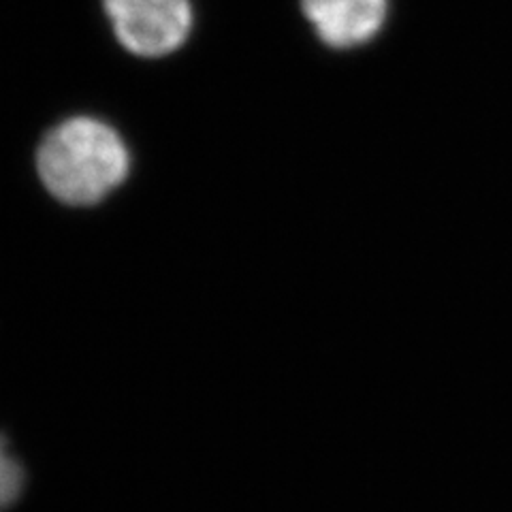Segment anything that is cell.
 <instances>
[{"label": "cell", "instance_id": "6da1fadb", "mask_svg": "<svg viewBox=\"0 0 512 512\" xmlns=\"http://www.w3.org/2000/svg\"><path fill=\"white\" fill-rule=\"evenodd\" d=\"M37 169L43 186L69 205H94L114 192L131 171V156L114 126L71 118L41 141Z\"/></svg>", "mask_w": 512, "mask_h": 512}, {"label": "cell", "instance_id": "7a4b0ae2", "mask_svg": "<svg viewBox=\"0 0 512 512\" xmlns=\"http://www.w3.org/2000/svg\"><path fill=\"white\" fill-rule=\"evenodd\" d=\"M118 41L146 58L182 47L192 28L190 0H103Z\"/></svg>", "mask_w": 512, "mask_h": 512}, {"label": "cell", "instance_id": "3957f363", "mask_svg": "<svg viewBox=\"0 0 512 512\" xmlns=\"http://www.w3.org/2000/svg\"><path fill=\"white\" fill-rule=\"evenodd\" d=\"M316 35L335 50L363 45L387 20V0H301Z\"/></svg>", "mask_w": 512, "mask_h": 512}, {"label": "cell", "instance_id": "277c9868", "mask_svg": "<svg viewBox=\"0 0 512 512\" xmlns=\"http://www.w3.org/2000/svg\"><path fill=\"white\" fill-rule=\"evenodd\" d=\"M24 487V472L20 461L11 453L9 444L0 436V510L9 508Z\"/></svg>", "mask_w": 512, "mask_h": 512}]
</instances>
